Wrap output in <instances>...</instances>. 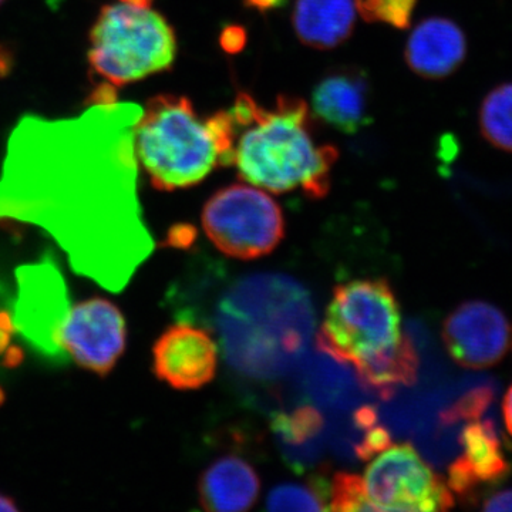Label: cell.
<instances>
[{
	"instance_id": "obj_1",
	"label": "cell",
	"mask_w": 512,
	"mask_h": 512,
	"mask_svg": "<svg viewBox=\"0 0 512 512\" xmlns=\"http://www.w3.org/2000/svg\"><path fill=\"white\" fill-rule=\"evenodd\" d=\"M141 113L138 104L116 100L70 119L26 114L0 168V221L42 229L74 274L114 293L156 248L138 195Z\"/></svg>"
},
{
	"instance_id": "obj_2",
	"label": "cell",
	"mask_w": 512,
	"mask_h": 512,
	"mask_svg": "<svg viewBox=\"0 0 512 512\" xmlns=\"http://www.w3.org/2000/svg\"><path fill=\"white\" fill-rule=\"evenodd\" d=\"M215 323L232 367L254 379H274L308 350L315 309L305 286L292 276L258 274L228 289Z\"/></svg>"
},
{
	"instance_id": "obj_3",
	"label": "cell",
	"mask_w": 512,
	"mask_h": 512,
	"mask_svg": "<svg viewBox=\"0 0 512 512\" xmlns=\"http://www.w3.org/2000/svg\"><path fill=\"white\" fill-rule=\"evenodd\" d=\"M228 111L234 126L232 165L242 180L272 194L301 190L313 200L328 195L339 151L316 143L305 100L281 94L266 109L239 93Z\"/></svg>"
},
{
	"instance_id": "obj_4",
	"label": "cell",
	"mask_w": 512,
	"mask_h": 512,
	"mask_svg": "<svg viewBox=\"0 0 512 512\" xmlns=\"http://www.w3.org/2000/svg\"><path fill=\"white\" fill-rule=\"evenodd\" d=\"M316 342L336 362L355 367L360 383L384 399L416 382L419 355L403 333L399 303L386 279L336 286Z\"/></svg>"
},
{
	"instance_id": "obj_5",
	"label": "cell",
	"mask_w": 512,
	"mask_h": 512,
	"mask_svg": "<svg viewBox=\"0 0 512 512\" xmlns=\"http://www.w3.org/2000/svg\"><path fill=\"white\" fill-rule=\"evenodd\" d=\"M134 150L158 191L200 184L218 167L232 165L234 126L228 110L202 119L191 100L153 97L134 128Z\"/></svg>"
},
{
	"instance_id": "obj_6",
	"label": "cell",
	"mask_w": 512,
	"mask_h": 512,
	"mask_svg": "<svg viewBox=\"0 0 512 512\" xmlns=\"http://www.w3.org/2000/svg\"><path fill=\"white\" fill-rule=\"evenodd\" d=\"M175 56L174 29L150 8L123 2L104 6L90 32V66L114 87L165 72Z\"/></svg>"
},
{
	"instance_id": "obj_7",
	"label": "cell",
	"mask_w": 512,
	"mask_h": 512,
	"mask_svg": "<svg viewBox=\"0 0 512 512\" xmlns=\"http://www.w3.org/2000/svg\"><path fill=\"white\" fill-rule=\"evenodd\" d=\"M202 227L218 251L242 261L271 254L285 237L278 202L251 184H232L215 192L202 210Z\"/></svg>"
},
{
	"instance_id": "obj_8",
	"label": "cell",
	"mask_w": 512,
	"mask_h": 512,
	"mask_svg": "<svg viewBox=\"0 0 512 512\" xmlns=\"http://www.w3.org/2000/svg\"><path fill=\"white\" fill-rule=\"evenodd\" d=\"M13 328L39 355L55 363L69 360L62 333L72 311L69 288L52 255L16 269Z\"/></svg>"
},
{
	"instance_id": "obj_9",
	"label": "cell",
	"mask_w": 512,
	"mask_h": 512,
	"mask_svg": "<svg viewBox=\"0 0 512 512\" xmlns=\"http://www.w3.org/2000/svg\"><path fill=\"white\" fill-rule=\"evenodd\" d=\"M367 498L375 511H447L454 497L443 478L410 444L380 451L366 468Z\"/></svg>"
},
{
	"instance_id": "obj_10",
	"label": "cell",
	"mask_w": 512,
	"mask_h": 512,
	"mask_svg": "<svg viewBox=\"0 0 512 512\" xmlns=\"http://www.w3.org/2000/svg\"><path fill=\"white\" fill-rule=\"evenodd\" d=\"M123 313L107 299H87L72 306L62 333L67 357L77 365L106 376L126 349Z\"/></svg>"
},
{
	"instance_id": "obj_11",
	"label": "cell",
	"mask_w": 512,
	"mask_h": 512,
	"mask_svg": "<svg viewBox=\"0 0 512 512\" xmlns=\"http://www.w3.org/2000/svg\"><path fill=\"white\" fill-rule=\"evenodd\" d=\"M443 340L448 355L467 369L497 365L508 352L511 329L497 306L468 301L457 306L444 320Z\"/></svg>"
},
{
	"instance_id": "obj_12",
	"label": "cell",
	"mask_w": 512,
	"mask_h": 512,
	"mask_svg": "<svg viewBox=\"0 0 512 512\" xmlns=\"http://www.w3.org/2000/svg\"><path fill=\"white\" fill-rule=\"evenodd\" d=\"M154 373L178 390L201 389L218 369V346L210 332L190 322L165 330L153 348Z\"/></svg>"
},
{
	"instance_id": "obj_13",
	"label": "cell",
	"mask_w": 512,
	"mask_h": 512,
	"mask_svg": "<svg viewBox=\"0 0 512 512\" xmlns=\"http://www.w3.org/2000/svg\"><path fill=\"white\" fill-rule=\"evenodd\" d=\"M370 92L366 70L355 66L336 67L329 70L313 89V113L340 133H359L372 123Z\"/></svg>"
},
{
	"instance_id": "obj_14",
	"label": "cell",
	"mask_w": 512,
	"mask_h": 512,
	"mask_svg": "<svg viewBox=\"0 0 512 512\" xmlns=\"http://www.w3.org/2000/svg\"><path fill=\"white\" fill-rule=\"evenodd\" d=\"M460 443L463 454L448 468L451 493L468 498L481 484L500 483L511 473L493 420L470 421Z\"/></svg>"
},
{
	"instance_id": "obj_15",
	"label": "cell",
	"mask_w": 512,
	"mask_h": 512,
	"mask_svg": "<svg viewBox=\"0 0 512 512\" xmlns=\"http://www.w3.org/2000/svg\"><path fill=\"white\" fill-rule=\"evenodd\" d=\"M467 56V39L456 22L447 18L424 19L407 40L404 59L417 76L427 80L446 79Z\"/></svg>"
},
{
	"instance_id": "obj_16",
	"label": "cell",
	"mask_w": 512,
	"mask_h": 512,
	"mask_svg": "<svg viewBox=\"0 0 512 512\" xmlns=\"http://www.w3.org/2000/svg\"><path fill=\"white\" fill-rule=\"evenodd\" d=\"M261 493V480L255 468L238 456L215 460L202 473L198 483L200 503L208 511H247Z\"/></svg>"
},
{
	"instance_id": "obj_17",
	"label": "cell",
	"mask_w": 512,
	"mask_h": 512,
	"mask_svg": "<svg viewBox=\"0 0 512 512\" xmlns=\"http://www.w3.org/2000/svg\"><path fill=\"white\" fill-rule=\"evenodd\" d=\"M356 18L355 0H296L292 23L303 45L330 50L352 36Z\"/></svg>"
},
{
	"instance_id": "obj_18",
	"label": "cell",
	"mask_w": 512,
	"mask_h": 512,
	"mask_svg": "<svg viewBox=\"0 0 512 512\" xmlns=\"http://www.w3.org/2000/svg\"><path fill=\"white\" fill-rule=\"evenodd\" d=\"M478 123L491 146L512 153V82L500 84L485 96Z\"/></svg>"
},
{
	"instance_id": "obj_19",
	"label": "cell",
	"mask_w": 512,
	"mask_h": 512,
	"mask_svg": "<svg viewBox=\"0 0 512 512\" xmlns=\"http://www.w3.org/2000/svg\"><path fill=\"white\" fill-rule=\"evenodd\" d=\"M323 429V417L313 407H299L292 413L278 414L274 431L289 446H302L319 436Z\"/></svg>"
},
{
	"instance_id": "obj_20",
	"label": "cell",
	"mask_w": 512,
	"mask_h": 512,
	"mask_svg": "<svg viewBox=\"0 0 512 512\" xmlns=\"http://www.w3.org/2000/svg\"><path fill=\"white\" fill-rule=\"evenodd\" d=\"M357 15L367 23H384L394 29L412 25L417 0H355Z\"/></svg>"
},
{
	"instance_id": "obj_21",
	"label": "cell",
	"mask_w": 512,
	"mask_h": 512,
	"mask_svg": "<svg viewBox=\"0 0 512 512\" xmlns=\"http://www.w3.org/2000/svg\"><path fill=\"white\" fill-rule=\"evenodd\" d=\"M325 500L311 485L286 483L268 495L266 507L271 511H325Z\"/></svg>"
},
{
	"instance_id": "obj_22",
	"label": "cell",
	"mask_w": 512,
	"mask_h": 512,
	"mask_svg": "<svg viewBox=\"0 0 512 512\" xmlns=\"http://www.w3.org/2000/svg\"><path fill=\"white\" fill-rule=\"evenodd\" d=\"M332 511H375L367 498L363 478L350 473H338L330 484Z\"/></svg>"
},
{
	"instance_id": "obj_23",
	"label": "cell",
	"mask_w": 512,
	"mask_h": 512,
	"mask_svg": "<svg viewBox=\"0 0 512 512\" xmlns=\"http://www.w3.org/2000/svg\"><path fill=\"white\" fill-rule=\"evenodd\" d=\"M355 424L362 431V439L356 444L355 453L360 460H370L392 446V437L386 427L380 426L372 407H362L355 413Z\"/></svg>"
},
{
	"instance_id": "obj_24",
	"label": "cell",
	"mask_w": 512,
	"mask_h": 512,
	"mask_svg": "<svg viewBox=\"0 0 512 512\" xmlns=\"http://www.w3.org/2000/svg\"><path fill=\"white\" fill-rule=\"evenodd\" d=\"M494 392L491 387H478L471 390L466 396L457 400L453 406L448 407L441 414V420L446 424L458 423V421L480 420L485 410L493 403Z\"/></svg>"
},
{
	"instance_id": "obj_25",
	"label": "cell",
	"mask_w": 512,
	"mask_h": 512,
	"mask_svg": "<svg viewBox=\"0 0 512 512\" xmlns=\"http://www.w3.org/2000/svg\"><path fill=\"white\" fill-rule=\"evenodd\" d=\"M220 43L229 55H237L247 45V32L238 25L227 26L221 32Z\"/></svg>"
},
{
	"instance_id": "obj_26",
	"label": "cell",
	"mask_w": 512,
	"mask_h": 512,
	"mask_svg": "<svg viewBox=\"0 0 512 512\" xmlns=\"http://www.w3.org/2000/svg\"><path fill=\"white\" fill-rule=\"evenodd\" d=\"M195 238V229L191 225H175L170 229L167 237V245L174 248L191 247Z\"/></svg>"
},
{
	"instance_id": "obj_27",
	"label": "cell",
	"mask_w": 512,
	"mask_h": 512,
	"mask_svg": "<svg viewBox=\"0 0 512 512\" xmlns=\"http://www.w3.org/2000/svg\"><path fill=\"white\" fill-rule=\"evenodd\" d=\"M484 511H512V488L510 490L497 491L485 498Z\"/></svg>"
},
{
	"instance_id": "obj_28",
	"label": "cell",
	"mask_w": 512,
	"mask_h": 512,
	"mask_svg": "<svg viewBox=\"0 0 512 512\" xmlns=\"http://www.w3.org/2000/svg\"><path fill=\"white\" fill-rule=\"evenodd\" d=\"M248 8L258 10V12H271V10L282 8L286 0H244Z\"/></svg>"
},
{
	"instance_id": "obj_29",
	"label": "cell",
	"mask_w": 512,
	"mask_h": 512,
	"mask_svg": "<svg viewBox=\"0 0 512 512\" xmlns=\"http://www.w3.org/2000/svg\"><path fill=\"white\" fill-rule=\"evenodd\" d=\"M503 414L505 427H507L508 433L512 436V386L504 396Z\"/></svg>"
},
{
	"instance_id": "obj_30",
	"label": "cell",
	"mask_w": 512,
	"mask_h": 512,
	"mask_svg": "<svg viewBox=\"0 0 512 512\" xmlns=\"http://www.w3.org/2000/svg\"><path fill=\"white\" fill-rule=\"evenodd\" d=\"M19 508L16 507L15 500L13 498L8 497V495L0 494V511H18Z\"/></svg>"
},
{
	"instance_id": "obj_31",
	"label": "cell",
	"mask_w": 512,
	"mask_h": 512,
	"mask_svg": "<svg viewBox=\"0 0 512 512\" xmlns=\"http://www.w3.org/2000/svg\"><path fill=\"white\" fill-rule=\"evenodd\" d=\"M20 360H22V352L19 349L13 348L9 349L8 353H6V365L16 366L19 365Z\"/></svg>"
},
{
	"instance_id": "obj_32",
	"label": "cell",
	"mask_w": 512,
	"mask_h": 512,
	"mask_svg": "<svg viewBox=\"0 0 512 512\" xmlns=\"http://www.w3.org/2000/svg\"><path fill=\"white\" fill-rule=\"evenodd\" d=\"M123 3H127V5L137 6V8H150L153 0H121Z\"/></svg>"
},
{
	"instance_id": "obj_33",
	"label": "cell",
	"mask_w": 512,
	"mask_h": 512,
	"mask_svg": "<svg viewBox=\"0 0 512 512\" xmlns=\"http://www.w3.org/2000/svg\"><path fill=\"white\" fill-rule=\"evenodd\" d=\"M3 402V392H2V389H0V403Z\"/></svg>"
},
{
	"instance_id": "obj_34",
	"label": "cell",
	"mask_w": 512,
	"mask_h": 512,
	"mask_svg": "<svg viewBox=\"0 0 512 512\" xmlns=\"http://www.w3.org/2000/svg\"><path fill=\"white\" fill-rule=\"evenodd\" d=\"M3 2H5V0H0V5H2Z\"/></svg>"
}]
</instances>
